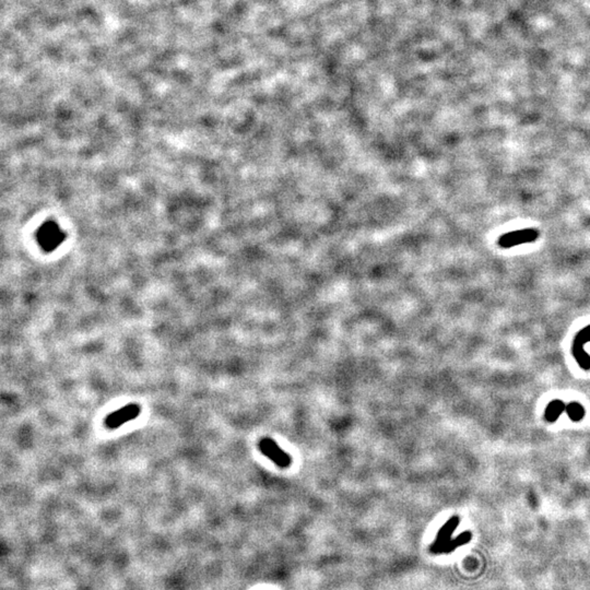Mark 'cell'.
Instances as JSON below:
<instances>
[{"label": "cell", "mask_w": 590, "mask_h": 590, "mask_svg": "<svg viewBox=\"0 0 590 590\" xmlns=\"http://www.w3.org/2000/svg\"><path fill=\"white\" fill-rule=\"evenodd\" d=\"M141 414V407L138 403H129L118 410L108 414L105 418L104 424L110 430H116L119 426L134 421Z\"/></svg>", "instance_id": "obj_1"}, {"label": "cell", "mask_w": 590, "mask_h": 590, "mask_svg": "<svg viewBox=\"0 0 590 590\" xmlns=\"http://www.w3.org/2000/svg\"><path fill=\"white\" fill-rule=\"evenodd\" d=\"M258 448L263 456L273 461L278 467L285 469L291 466L292 459L290 455L286 454L283 449H281L273 439L268 437L262 438L258 444Z\"/></svg>", "instance_id": "obj_2"}, {"label": "cell", "mask_w": 590, "mask_h": 590, "mask_svg": "<svg viewBox=\"0 0 590 590\" xmlns=\"http://www.w3.org/2000/svg\"><path fill=\"white\" fill-rule=\"evenodd\" d=\"M539 237V232L535 228H522L513 232L505 233L498 238L497 244L501 248H511L521 244L535 242Z\"/></svg>", "instance_id": "obj_3"}, {"label": "cell", "mask_w": 590, "mask_h": 590, "mask_svg": "<svg viewBox=\"0 0 590 590\" xmlns=\"http://www.w3.org/2000/svg\"><path fill=\"white\" fill-rule=\"evenodd\" d=\"M590 341V325L579 330L574 338L573 348H571V353H573L576 362L578 363L581 370L589 371L590 370V355L583 350V346Z\"/></svg>", "instance_id": "obj_4"}, {"label": "cell", "mask_w": 590, "mask_h": 590, "mask_svg": "<svg viewBox=\"0 0 590 590\" xmlns=\"http://www.w3.org/2000/svg\"><path fill=\"white\" fill-rule=\"evenodd\" d=\"M459 522L460 518L457 515H455L439 529L434 542L430 546V552L432 554H443L444 549L450 542L451 535H453L454 531L456 530L457 527H458Z\"/></svg>", "instance_id": "obj_5"}, {"label": "cell", "mask_w": 590, "mask_h": 590, "mask_svg": "<svg viewBox=\"0 0 590 590\" xmlns=\"http://www.w3.org/2000/svg\"><path fill=\"white\" fill-rule=\"evenodd\" d=\"M565 410H566V405H565L562 400H559V399L552 400L551 402H549V405H547L545 408L544 419L549 423L555 422V421L559 418V415H562V413L565 412Z\"/></svg>", "instance_id": "obj_6"}, {"label": "cell", "mask_w": 590, "mask_h": 590, "mask_svg": "<svg viewBox=\"0 0 590 590\" xmlns=\"http://www.w3.org/2000/svg\"><path fill=\"white\" fill-rule=\"evenodd\" d=\"M565 412L567 413L568 418L573 421V422H580L586 415L585 408L577 401H571L568 405H566V410H565Z\"/></svg>", "instance_id": "obj_7"}, {"label": "cell", "mask_w": 590, "mask_h": 590, "mask_svg": "<svg viewBox=\"0 0 590 590\" xmlns=\"http://www.w3.org/2000/svg\"><path fill=\"white\" fill-rule=\"evenodd\" d=\"M471 538H472V534H471L470 531L462 532L457 538L450 540V542L444 549L443 554H449V553L455 551L457 549V547H459V546H461L463 544H467L469 542V541L471 540Z\"/></svg>", "instance_id": "obj_8"}]
</instances>
